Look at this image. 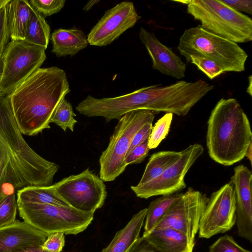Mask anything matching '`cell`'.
Instances as JSON below:
<instances>
[{
	"label": "cell",
	"instance_id": "cell-1",
	"mask_svg": "<svg viewBox=\"0 0 252 252\" xmlns=\"http://www.w3.org/2000/svg\"><path fill=\"white\" fill-rule=\"evenodd\" d=\"M59 165L37 154L24 139L7 95L0 96V199L31 186L53 185Z\"/></svg>",
	"mask_w": 252,
	"mask_h": 252
},
{
	"label": "cell",
	"instance_id": "cell-2",
	"mask_svg": "<svg viewBox=\"0 0 252 252\" xmlns=\"http://www.w3.org/2000/svg\"><path fill=\"white\" fill-rule=\"evenodd\" d=\"M70 91L65 71L51 66L39 68L7 95L22 134L33 136L50 128L57 106Z\"/></svg>",
	"mask_w": 252,
	"mask_h": 252
},
{
	"label": "cell",
	"instance_id": "cell-3",
	"mask_svg": "<svg viewBox=\"0 0 252 252\" xmlns=\"http://www.w3.org/2000/svg\"><path fill=\"white\" fill-rule=\"evenodd\" d=\"M206 146L210 158L224 166L241 160L252 143L249 120L233 98H221L207 121Z\"/></svg>",
	"mask_w": 252,
	"mask_h": 252
},
{
	"label": "cell",
	"instance_id": "cell-4",
	"mask_svg": "<svg viewBox=\"0 0 252 252\" xmlns=\"http://www.w3.org/2000/svg\"><path fill=\"white\" fill-rule=\"evenodd\" d=\"M177 49L187 62L190 56L204 57L215 62L225 72L244 71L248 58L237 43L214 34L200 25L184 32Z\"/></svg>",
	"mask_w": 252,
	"mask_h": 252
},
{
	"label": "cell",
	"instance_id": "cell-5",
	"mask_svg": "<svg viewBox=\"0 0 252 252\" xmlns=\"http://www.w3.org/2000/svg\"><path fill=\"white\" fill-rule=\"evenodd\" d=\"M187 5V12L206 30L236 43L252 40V20L220 0H174Z\"/></svg>",
	"mask_w": 252,
	"mask_h": 252
},
{
	"label": "cell",
	"instance_id": "cell-6",
	"mask_svg": "<svg viewBox=\"0 0 252 252\" xmlns=\"http://www.w3.org/2000/svg\"><path fill=\"white\" fill-rule=\"evenodd\" d=\"M155 114L149 110H134L119 120L99 159V178L103 182L114 181L125 170V158L134 136L145 124L153 123Z\"/></svg>",
	"mask_w": 252,
	"mask_h": 252
},
{
	"label": "cell",
	"instance_id": "cell-7",
	"mask_svg": "<svg viewBox=\"0 0 252 252\" xmlns=\"http://www.w3.org/2000/svg\"><path fill=\"white\" fill-rule=\"evenodd\" d=\"M24 221L47 236L56 232L76 235L84 231L94 219V213H86L70 206L17 203Z\"/></svg>",
	"mask_w": 252,
	"mask_h": 252
},
{
	"label": "cell",
	"instance_id": "cell-8",
	"mask_svg": "<svg viewBox=\"0 0 252 252\" xmlns=\"http://www.w3.org/2000/svg\"><path fill=\"white\" fill-rule=\"evenodd\" d=\"M2 57L3 70L0 91L7 95L40 68L46 59L44 48L20 40L9 42Z\"/></svg>",
	"mask_w": 252,
	"mask_h": 252
},
{
	"label": "cell",
	"instance_id": "cell-9",
	"mask_svg": "<svg viewBox=\"0 0 252 252\" xmlns=\"http://www.w3.org/2000/svg\"><path fill=\"white\" fill-rule=\"evenodd\" d=\"M54 186L69 206L86 213H94L100 208L107 196L104 182L89 168L63 179Z\"/></svg>",
	"mask_w": 252,
	"mask_h": 252
},
{
	"label": "cell",
	"instance_id": "cell-10",
	"mask_svg": "<svg viewBox=\"0 0 252 252\" xmlns=\"http://www.w3.org/2000/svg\"><path fill=\"white\" fill-rule=\"evenodd\" d=\"M203 152L201 144L190 145L181 151L179 159L158 177L146 184L132 186L131 190L136 196L144 199L178 192L186 188L185 176Z\"/></svg>",
	"mask_w": 252,
	"mask_h": 252
},
{
	"label": "cell",
	"instance_id": "cell-11",
	"mask_svg": "<svg viewBox=\"0 0 252 252\" xmlns=\"http://www.w3.org/2000/svg\"><path fill=\"white\" fill-rule=\"evenodd\" d=\"M208 200L205 194L191 187L188 188L170 206L155 228H171L179 231L194 246Z\"/></svg>",
	"mask_w": 252,
	"mask_h": 252
},
{
	"label": "cell",
	"instance_id": "cell-12",
	"mask_svg": "<svg viewBox=\"0 0 252 252\" xmlns=\"http://www.w3.org/2000/svg\"><path fill=\"white\" fill-rule=\"evenodd\" d=\"M236 199L231 181L213 192L201 217L198 230L200 238L209 239L230 230L235 224Z\"/></svg>",
	"mask_w": 252,
	"mask_h": 252
},
{
	"label": "cell",
	"instance_id": "cell-13",
	"mask_svg": "<svg viewBox=\"0 0 252 252\" xmlns=\"http://www.w3.org/2000/svg\"><path fill=\"white\" fill-rule=\"evenodd\" d=\"M140 18L131 1L118 3L106 11L87 36L91 45L104 46L111 44L133 27Z\"/></svg>",
	"mask_w": 252,
	"mask_h": 252
},
{
	"label": "cell",
	"instance_id": "cell-14",
	"mask_svg": "<svg viewBox=\"0 0 252 252\" xmlns=\"http://www.w3.org/2000/svg\"><path fill=\"white\" fill-rule=\"evenodd\" d=\"M251 171L243 164L234 168L230 181L236 199V221L238 235L252 242Z\"/></svg>",
	"mask_w": 252,
	"mask_h": 252
},
{
	"label": "cell",
	"instance_id": "cell-15",
	"mask_svg": "<svg viewBox=\"0 0 252 252\" xmlns=\"http://www.w3.org/2000/svg\"><path fill=\"white\" fill-rule=\"evenodd\" d=\"M139 37L152 59L153 68L178 79L185 76L186 63L172 48L162 44L154 33L142 27L140 29Z\"/></svg>",
	"mask_w": 252,
	"mask_h": 252
},
{
	"label": "cell",
	"instance_id": "cell-16",
	"mask_svg": "<svg viewBox=\"0 0 252 252\" xmlns=\"http://www.w3.org/2000/svg\"><path fill=\"white\" fill-rule=\"evenodd\" d=\"M47 236L25 221L0 227V252H11L21 247L41 246Z\"/></svg>",
	"mask_w": 252,
	"mask_h": 252
},
{
	"label": "cell",
	"instance_id": "cell-17",
	"mask_svg": "<svg viewBox=\"0 0 252 252\" xmlns=\"http://www.w3.org/2000/svg\"><path fill=\"white\" fill-rule=\"evenodd\" d=\"M51 40L52 52L58 57L74 56L89 44L87 35L75 27L55 30Z\"/></svg>",
	"mask_w": 252,
	"mask_h": 252
},
{
	"label": "cell",
	"instance_id": "cell-18",
	"mask_svg": "<svg viewBox=\"0 0 252 252\" xmlns=\"http://www.w3.org/2000/svg\"><path fill=\"white\" fill-rule=\"evenodd\" d=\"M143 236L159 252H193L194 247L184 233L171 228H155Z\"/></svg>",
	"mask_w": 252,
	"mask_h": 252
},
{
	"label": "cell",
	"instance_id": "cell-19",
	"mask_svg": "<svg viewBox=\"0 0 252 252\" xmlns=\"http://www.w3.org/2000/svg\"><path fill=\"white\" fill-rule=\"evenodd\" d=\"M147 208L134 214L126 225L115 234L109 244L100 252H128L140 237L144 225Z\"/></svg>",
	"mask_w": 252,
	"mask_h": 252
},
{
	"label": "cell",
	"instance_id": "cell-20",
	"mask_svg": "<svg viewBox=\"0 0 252 252\" xmlns=\"http://www.w3.org/2000/svg\"><path fill=\"white\" fill-rule=\"evenodd\" d=\"M32 7L28 0H10L6 5V18L11 40L24 41Z\"/></svg>",
	"mask_w": 252,
	"mask_h": 252
},
{
	"label": "cell",
	"instance_id": "cell-21",
	"mask_svg": "<svg viewBox=\"0 0 252 252\" xmlns=\"http://www.w3.org/2000/svg\"><path fill=\"white\" fill-rule=\"evenodd\" d=\"M17 203H32L69 206L57 193L54 185L31 186L17 190Z\"/></svg>",
	"mask_w": 252,
	"mask_h": 252
},
{
	"label": "cell",
	"instance_id": "cell-22",
	"mask_svg": "<svg viewBox=\"0 0 252 252\" xmlns=\"http://www.w3.org/2000/svg\"><path fill=\"white\" fill-rule=\"evenodd\" d=\"M181 151H163L151 155L137 185L149 182L161 175L180 158Z\"/></svg>",
	"mask_w": 252,
	"mask_h": 252
},
{
	"label": "cell",
	"instance_id": "cell-23",
	"mask_svg": "<svg viewBox=\"0 0 252 252\" xmlns=\"http://www.w3.org/2000/svg\"><path fill=\"white\" fill-rule=\"evenodd\" d=\"M183 192L161 195L152 201L147 208L144 221V231L142 236L146 235L158 225L170 206L183 195Z\"/></svg>",
	"mask_w": 252,
	"mask_h": 252
},
{
	"label": "cell",
	"instance_id": "cell-24",
	"mask_svg": "<svg viewBox=\"0 0 252 252\" xmlns=\"http://www.w3.org/2000/svg\"><path fill=\"white\" fill-rule=\"evenodd\" d=\"M50 31V26L44 16L32 7L24 41L46 50L49 41Z\"/></svg>",
	"mask_w": 252,
	"mask_h": 252
},
{
	"label": "cell",
	"instance_id": "cell-25",
	"mask_svg": "<svg viewBox=\"0 0 252 252\" xmlns=\"http://www.w3.org/2000/svg\"><path fill=\"white\" fill-rule=\"evenodd\" d=\"M76 114L73 111L71 103L64 98L57 106L50 123L56 124L64 131H66L67 128H68L73 132L74 126L77 123L74 118Z\"/></svg>",
	"mask_w": 252,
	"mask_h": 252
},
{
	"label": "cell",
	"instance_id": "cell-26",
	"mask_svg": "<svg viewBox=\"0 0 252 252\" xmlns=\"http://www.w3.org/2000/svg\"><path fill=\"white\" fill-rule=\"evenodd\" d=\"M173 117L172 113H165L152 127L148 140L150 150L156 148L166 137L170 130Z\"/></svg>",
	"mask_w": 252,
	"mask_h": 252
},
{
	"label": "cell",
	"instance_id": "cell-27",
	"mask_svg": "<svg viewBox=\"0 0 252 252\" xmlns=\"http://www.w3.org/2000/svg\"><path fill=\"white\" fill-rule=\"evenodd\" d=\"M18 204L15 192L0 199V227L10 224L16 220Z\"/></svg>",
	"mask_w": 252,
	"mask_h": 252
},
{
	"label": "cell",
	"instance_id": "cell-28",
	"mask_svg": "<svg viewBox=\"0 0 252 252\" xmlns=\"http://www.w3.org/2000/svg\"><path fill=\"white\" fill-rule=\"evenodd\" d=\"M188 63L195 65L198 69L203 72L210 80L225 72V71L215 62L204 57L190 56Z\"/></svg>",
	"mask_w": 252,
	"mask_h": 252
},
{
	"label": "cell",
	"instance_id": "cell-29",
	"mask_svg": "<svg viewBox=\"0 0 252 252\" xmlns=\"http://www.w3.org/2000/svg\"><path fill=\"white\" fill-rule=\"evenodd\" d=\"M208 252H251L240 246L233 237L225 235L220 237L209 249Z\"/></svg>",
	"mask_w": 252,
	"mask_h": 252
},
{
	"label": "cell",
	"instance_id": "cell-30",
	"mask_svg": "<svg viewBox=\"0 0 252 252\" xmlns=\"http://www.w3.org/2000/svg\"><path fill=\"white\" fill-rule=\"evenodd\" d=\"M31 6L44 16H49L59 12L63 7L64 0H31Z\"/></svg>",
	"mask_w": 252,
	"mask_h": 252
},
{
	"label": "cell",
	"instance_id": "cell-31",
	"mask_svg": "<svg viewBox=\"0 0 252 252\" xmlns=\"http://www.w3.org/2000/svg\"><path fill=\"white\" fill-rule=\"evenodd\" d=\"M64 245V234L56 232L48 235L41 247L42 249L50 252H61Z\"/></svg>",
	"mask_w": 252,
	"mask_h": 252
},
{
	"label": "cell",
	"instance_id": "cell-32",
	"mask_svg": "<svg viewBox=\"0 0 252 252\" xmlns=\"http://www.w3.org/2000/svg\"><path fill=\"white\" fill-rule=\"evenodd\" d=\"M149 150L147 140L135 148L126 155L125 158L126 164L127 166L129 164L141 163L148 155Z\"/></svg>",
	"mask_w": 252,
	"mask_h": 252
},
{
	"label": "cell",
	"instance_id": "cell-33",
	"mask_svg": "<svg viewBox=\"0 0 252 252\" xmlns=\"http://www.w3.org/2000/svg\"><path fill=\"white\" fill-rule=\"evenodd\" d=\"M9 32L6 18V6L0 10V54L2 53L8 44Z\"/></svg>",
	"mask_w": 252,
	"mask_h": 252
},
{
	"label": "cell",
	"instance_id": "cell-34",
	"mask_svg": "<svg viewBox=\"0 0 252 252\" xmlns=\"http://www.w3.org/2000/svg\"><path fill=\"white\" fill-rule=\"evenodd\" d=\"M152 127L153 123L146 124L135 134L132 139L127 154L135 148L148 140Z\"/></svg>",
	"mask_w": 252,
	"mask_h": 252
},
{
	"label": "cell",
	"instance_id": "cell-35",
	"mask_svg": "<svg viewBox=\"0 0 252 252\" xmlns=\"http://www.w3.org/2000/svg\"><path fill=\"white\" fill-rule=\"evenodd\" d=\"M222 2L238 12L252 14V0H220Z\"/></svg>",
	"mask_w": 252,
	"mask_h": 252
},
{
	"label": "cell",
	"instance_id": "cell-36",
	"mask_svg": "<svg viewBox=\"0 0 252 252\" xmlns=\"http://www.w3.org/2000/svg\"><path fill=\"white\" fill-rule=\"evenodd\" d=\"M128 252H159L145 237H139Z\"/></svg>",
	"mask_w": 252,
	"mask_h": 252
},
{
	"label": "cell",
	"instance_id": "cell-37",
	"mask_svg": "<svg viewBox=\"0 0 252 252\" xmlns=\"http://www.w3.org/2000/svg\"><path fill=\"white\" fill-rule=\"evenodd\" d=\"M41 246L32 245L20 248L11 252H41Z\"/></svg>",
	"mask_w": 252,
	"mask_h": 252
},
{
	"label": "cell",
	"instance_id": "cell-38",
	"mask_svg": "<svg viewBox=\"0 0 252 252\" xmlns=\"http://www.w3.org/2000/svg\"><path fill=\"white\" fill-rule=\"evenodd\" d=\"M99 0H92L89 1L84 6V7L83 8V10L85 11H87L89 10H90L92 7H93L94 5L97 2H98Z\"/></svg>",
	"mask_w": 252,
	"mask_h": 252
},
{
	"label": "cell",
	"instance_id": "cell-39",
	"mask_svg": "<svg viewBox=\"0 0 252 252\" xmlns=\"http://www.w3.org/2000/svg\"><path fill=\"white\" fill-rule=\"evenodd\" d=\"M2 53L0 54V86L2 79V74H3V63L2 60ZM4 95L0 91V96Z\"/></svg>",
	"mask_w": 252,
	"mask_h": 252
},
{
	"label": "cell",
	"instance_id": "cell-40",
	"mask_svg": "<svg viewBox=\"0 0 252 252\" xmlns=\"http://www.w3.org/2000/svg\"><path fill=\"white\" fill-rule=\"evenodd\" d=\"M245 157H246L250 161L252 164V143H251L249 146L247 152L245 154Z\"/></svg>",
	"mask_w": 252,
	"mask_h": 252
},
{
	"label": "cell",
	"instance_id": "cell-41",
	"mask_svg": "<svg viewBox=\"0 0 252 252\" xmlns=\"http://www.w3.org/2000/svg\"><path fill=\"white\" fill-rule=\"evenodd\" d=\"M249 84L247 89V93L251 96H252V76L251 75L248 78Z\"/></svg>",
	"mask_w": 252,
	"mask_h": 252
},
{
	"label": "cell",
	"instance_id": "cell-42",
	"mask_svg": "<svg viewBox=\"0 0 252 252\" xmlns=\"http://www.w3.org/2000/svg\"><path fill=\"white\" fill-rule=\"evenodd\" d=\"M10 0H0V10L7 5Z\"/></svg>",
	"mask_w": 252,
	"mask_h": 252
},
{
	"label": "cell",
	"instance_id": "cell-43",
	"mask_svg": "<svg viewBox=\"0 0 252 252\" xmlns=\"http://www.w3.org/2000/svg\"><path fill=\"white\" fill-rule=\"evenodd\" d=\"M49 252V251H47V250H43V249H42V252Z\"/></svg>",
	"mask_w": 252,
	"mask_h": 252
},
{
	"label": "cell",
	"instance_id": "cell-44",
	"mask_svg": "<svg viewBox=\"0 0 252 252\" xmlns=\"http://www.w3.org/2000/svg\"><path fill=\"white\" fill-rule=\"evenodd\" d=\"M146 110H147V103H146Z\"/></svg>",
	"mask_w": 252,
	"mask_h": 252
},
{
	"label": "cell",
	"instance_id": "cell-45",
	"mask_svg": "<svg viewBox=\"0 0 252 252\" xmlns=\"http://www.w3.org/2000/svg\"></svg>",
	"mask_w": 252,
	"mask_h": 252
}]
</instances>
